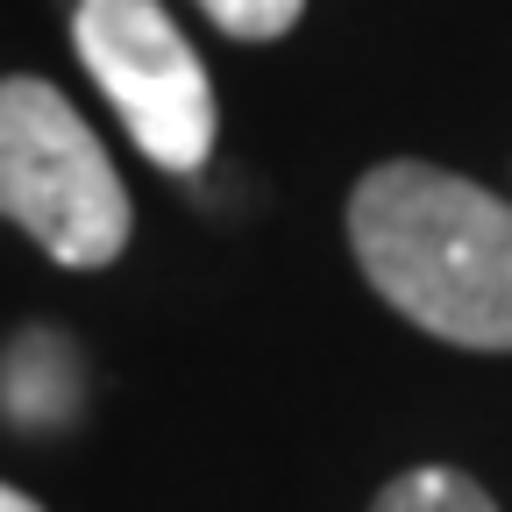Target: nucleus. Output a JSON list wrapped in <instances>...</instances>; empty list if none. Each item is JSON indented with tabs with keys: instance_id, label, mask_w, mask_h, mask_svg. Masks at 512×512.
Returning a JSON list of instances; mask_svg holds the SVG:
<instances>
[{
	"instance_id": "f257e3e1",
	"label": "nucleus",
	"mask_w": 512,
	"mask_h": 512,
	"mask_svg": "<svg viewBox=\"0 0 512 512\" xmlns=\"http://www.w3.org/2000/svg\"><path fill=\"white\" fill-rule=\"evenodd\" d=\"M349 249L384 306L456 349H512V207L420 157L363 171Z\"/></svg>"
},
{
	"instance_id": "f03ea898",
	"label": "nucleus",
	"mask_w": 512,
	"mask_h": 512,
	"mask_svg": "<svg viewBox=\"0 0 512 512\" xmlns=\"http://www.w3.org/2000/svg\"><path fill=\"white\" fill-rule=\"evenodd\" d=\"M0 221L64 271H107L128 249V185L50 79H0Z\"/></svg>"
},
{
	"instance_id": "7ed1b4c3",
	"label": "nucleus",
	"mask_w": 512,
	"mask_h": 512,
	"mask_svg": "<svg viewBox=\"0 0 512 512\" xmlns=\"http://www.w3.org/2000/svg\"><path fill=\"white\" fill-rule=\"evenodd\" d=\"M72 50L157 171H200L214 157V79L164 0H79Z\"/></svg>"
},
{
	"instance_id": "20e7f679",
	"label": "nucleus",
	"mask_w": 512,
	"mask_h": 512,
	"mask_svg": "<svg viewBox=\"0 0 512 512\" xmlns=\"http://www.w3.org/2000/svg\"><path fill=\"white\" fill-rule=\"evenodd\" d=\"M72 363V349H64V335H22L15 349H8V363H0V406H8L15 420H29V427H50L57 413H72V406H57L50 399V370H64Z\"/></svg>"
},
{
	"instance_id": "39448f33",
	"label": "nucleus",
	"mask_w": 512,
	"mask_h": 512,
	"mask_svg": "<svg viewBox=\"0 0 512 512\" xmlns=\"http://www.w3.org/2000/svg\"><path fill=\"white\" fill-rule=\"evenodd\" d=\"M370 512H498V505H491V491L477 477L448 470V463H420V470L384 484Z\"/></svg>"
},
{
	"instance_id": "423d86ee",
	"label": "nucleus",
	"mask_w": 512,
	"mask_h": 512,
	"mask_svg": "<svg viewBox=\"0 0 512 512\" xmlns=\"http://www.w3.org/2000/svg\"><path fill=\"white\" fill-rule=\"evenodd\" d=\"M192 8L235 43H278L285 29H299L306 0H192Z\"/></svg>"
},
{
	"instance_id": "0eeeda50",
	"label": "nucleus",
	"mask_w": 512,
	"mask_h": 512,
	"mask_svg": "<svg viewBox=\"0 0 512 512\" xmlns=\"http://www.w3.org/2000/svg\"><path fill=\"white\" fill-rule=\"evenodd\" d=\"M0 512H43L29 491H15V484H0Z\"/></svg>"
}]
</instances>
